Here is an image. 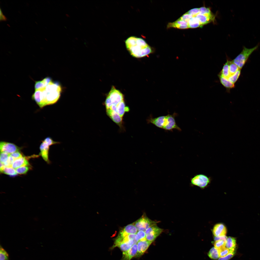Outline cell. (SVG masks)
Here are the masks:
<instances>
[{
    "mask_svg": "<svg viewBox=\"0 0 260 260\" xmlns=\"http://www.w3.org/2000/svg\"><path fill=\"white\" fill-rule=\"evenodd\" d=\"M125 43L126 48L130 54L135 58L143 57L153 52L151 47L141 38L130 36L126 40Z\"/></svg>",
    "mask_w": 260,
    "mask_h": 260,
    "instance_id": "1",
    "label": "cell"
},
{
    "mask_svg": "<svg viewBox=\"0 0 260 260\" xmlns=\"http://www.w3.org/2000/svg\"><path fill=\"white\" fill-rule=\"evenodd\" d=\"M41 89L45 106L56 102L60 98L62 90L60 84L52 80L45 87Z\"/></svg>",
    "mask_w": 260,
    "mask_h": 260,
    "instance_id": "2",
    "label": "cell"
},
{
    "mask_svg": "<svg viewBox=\"0 0 260 260\" xmlns=\"http://www.w3.org/2000/svg\"><path fill=\"white\" fill-rule=\"evenodd\" d=\"M124 100L123 94L113 86L108 93L104 102L106 109H109L112 105H116Z\"/></svg>",
    "mask_w": 260,
    "mask_h": 260,
    "instance_id": "3",
    "label": "cell"
},
{
    "mask_svg": "<svg viewBox=\"0 0 260 260\" xmlns=\"http://www.w3.org/2000/svg\"><path fill=\"white\" fill-rule=\"evenodd\" d=\"M259 44L251 48L243 46L242 51L232 61L236 64L240 69L242 68L251 54L259 47Z\"/></svg>",
    "mask_w": 260,
    "mask_h": 260,
    "instance_id": "4",
    "label": "cell"
},
{
    "mask_svg": "<svg viewBox=\"0 0 260 260\" xmlns=\"http://www.w3.org/2000/svg\"><path fill=\"white\" fill-rule=\"evenodd\" d=\"M211 179L206 175L202 174H196L190 179L191 185L204 189L211 183Z\"/></svg>",
    "mask_w": 260,
    "mask_h": 260,
    "instance_id": "5",
    "label": "cell"
},
{
    "mask_svg": "<svg viewBox=\"0 0 260 260\" xmlns=\"http://www.w3.org/2000/svg\"><path fill=\"white\" fill-rule=\"evenodd\" d=\"M158 222L150 220L145 214H144L140 218L133 223L136 228L138 231H145L148 228L156 224Z\"/></svg>",
    "mask_w": 260,
    "mask_h": 260,
    "instance_id": "6",
    "label": "cell"
},
{
    "mask_svg": "<svg viewBox=\"0 0 260 260\" xmlns=\"http://www.w3.org/2000/svg\"><path fill=\"white\" fill-rule=\"evenodd\" d=\"M163 230L156 224L150 227L145 231L146 240L152 242L161 233Z\"/></svg>",
    "mask_w": 260,
    "mask_h": 260,
    "instance_id": "7",
    "label": "cell"
},
{
    "mask_svg": "<svg viewBox=\"0 0 260 260\" xmlns=\"http://www.w3.org/2000/svg\"><path fill=\"white\" fill-rule=\"evenodd\" d=\"M148 123L152 124L156 127L164 130L169 123L167 115L153 118L150 117L147 120Z\"/></svg>",
    "mask_w": 260,
    "mask_h": 260,
    "instance_id": "8",
    "label": "cell"
},
{
    "mask_svg": "<svg viewBox=\"0 0 260 260\" xmlns=\"http://www.w3.org/2000/svg\"><path fill=\"white\" fill-rule=\"evenodd\" d=\"M20 149L21 148L13 143L3 141L0 142V152H5L10 154L19 151Z\"/></svg>",
    "mask_w": 260,
    "mask_h": 260,
    "instance_id": "9",
    "label": "cell"
},
{
    "mask_svg": "<svg viewBox=\"0 0 260 260\" xmlns=\"http://www.w3.org/2000/svg\"><path fill=\"white\" fill-rule=\"evenodd\" d=\"M152 242L146 239L139 240L137 243V253L136 257H139L142 255L147 250Z\"/></svg>",
    "mask_w": 260,
    "mask_h": 260,
    "instance_id": "10",
    "label": "cell"
},
{
    "mask_svg": "<svg viewBox=\"0 0 260 260\" xmlns=\"http://www.w3.org/2000/svg\"><path fill=\"white\" fill-rule=\"evenodd\" d=\"M137 253V246L136 244H134L128 250L123 252L121 260H130L136 256Z\"/></svg>",
    "mask_w": 260,
    "mask_h": 260,
    "instance_id": "11",
    "label": "cell"
},
{
    "mask_svg": "<svg viewBox=\"0 0 260 260\" xmlns=\"http://www.w3.org/2000/svg\"><path fill=\"white\" fill-rule=\"evenodd\" d=\"M106 114L111 120L120 128L123 127V118L116 112L110 109L106 110Z\"/></svg>",
    "mask_w": 260,
    "mask_h": 260,
    "instance_id": "12",
    "label": "cell"
},
{
    "mask_svg": "<svg viewBox=\"0 0 260 260\" xmlns=\"http://www.w3.org/2000/svg\"><path fill=\"white\" fill-rule=\"evenodd\" d=\"M42 142L39 147L40 151V154L46 162L50 164L51 162L48 157L50 146L43 140Z\"/></svg>",
    "mask_w": 260,
    "mask_h": 260,
    "instance_id": "13",
    "label": "cell"
},
{
    "mask_svg": "<svg viewBox=\"0 0 260 260\" xmlns=\"http://www.w3.org/2000/svg\"><path fill=\"white\" fill-rule=\"evenodd\" d=\"M213 233L214 236H226L227 233V228L223 224H217L214 226L213 230Z\"/></svg>",
    "mask_w": 260,
    "mask_h": 260,
    "instance_id": "14",
    "label": "cell"
},
{
    "mask_svg": "<svg viewBox=\"0 0 260 260\" xmlns=\"http://www.w3.org/2000/svg\"><path fill=\"white\" fill-rule=\"evenodd\" d=\"M196 17L200 22L201 26L206 25L212 21H213L215 17L212 13L210 14H202L199 13Z\"/></svg>",
    "mask_w": 260,
    "mask_h": 260,
    "instance_id": "15",
    "label": "cell"
},
{
    "mask_svg": "<svg viewBox=\"0 0 260 260\" xmlns=\"http://www.w3.org/2000/svg\"><path fill=\"white\" fill-rule=\"evenodd\" d=\"M32 98L34 100L40 108H42L45 106L42 89L35 91L32 96Z\"/></svg>",
    "mask_w": 260,
    "mask_h": 260,
    "instance_id": "16",
    "label": "cell"
},
{
    "mask_svg": "<svg viewBox=\"0 0 260 260\" xmlns=\"http://www.w3.org/2000/svg\"><path fill=\"white\" fill-rule=\"evenodd\" d=\"M174 27L179 29H186L189 28L188 24L187 22L178 19L176 21L169 23L167 28Z\"/></svg>",
    "mask_w": 260,
    "mask_h": 260,
    "instance_id": "17",
    "label": "cell"
},
{
    "mask_svg": "<svg viewBox=\"0 0 260 260\" xmlns=\"http://www.w3.org/2000/svg\"><path fill=\"white\" fill-rule=\"evenodd\" d=\"M137 230L133 223L129 224L125 227L120 231L119 233L125 236L130 234H136Z\"/></svg>",
    "mask_w": 260,
    "mask_h": 260,
    "instance_id": "18",
    "label": "cell"
},
{
    "mask_svg": "<svg viewBox=\"0 0 260 260\" xmlns=\"http://www.w3.org/2000/svg\"><path fill=\"white\" fill-rule=\"evenodd\" d=\"M114 105L115 106L116 108V112L122 118L125 113L129 111V108L126 106L124 100L117 105Z\"/></svg>",
    "mask_w": 260,
    "mask_h": 260,
    "instance_id": "19",
    "label": "cell"
},
{
    "mask_svg": "<svg viewBox=\"0 0 260 260\" xmlns=\"http://www.w3.org/2000/svg\"><path fill=\"white\" fill-rule=\"evenodd\" d=\"M225 246L230 251H236L237 245L235 238L231 237H228L226 241Z\"/></svg>",
    "mask_w": 260,
    "mask_h": 260,
    "instance_id": "20",
    "label": "cell"
},
{
    "mask_svg": "<svg viewBox=\"0 0 260 260\" xmlns=\"http://www.w3.org/2000/svg\"><path fill=\"white\" fill-rule=\"evenodd\" d=\"M28 160L23 156L15 160L12 167L14 169H16L24 166L29 165Z\"/></svg>",
    "mask_w": 260,
    "mask_h": 260,
    "instance_id": "21",
    "label": "cell"
},
{
    "mask_svg": "<svg viewBox=\"0 0 260 260\" xmlns=\"http://www.w3.org/2000/svg\"><path fill=\"white\" fill-rule=\"evenodd\" d=\"M220 82L221 84L226 88L230 89L234 87V84L230 82L228 80L220 75H219Z\"/></svg>",
    "mask_w": 260,
    "mask_h": 260,
    "instance_id": "22",
    "label": "cell"
},
{
    "mask_svg": "<svg viewBox=\"0 0 260 260\" xmlns=\"http://www.w3.org/2000/svg\"><path fill=\"white\" fill-rule=\"evenodd\" d=\"M134 244H135L132 241H124L118 244L116 247H118L121 250L124 252L128 250Z\"/></svg>",
    "mask_w": 260,
    "mask_h": 260,
    "instance_id": "23",
    "label": "cell"
},
{
    "mask_svg": "<svg viewBox=\"0 0 260 260\" xmlns=\"http://www.w3.org/2000/svg\"><path fill=\"white\" fill-rule=\"evenodd\" d=\"M219 74L227 79H228L229 77V61L228 60L224 65L222 69Z\"/></svg>",
    "mask_w": 260,
    "mask_h": 260,
    "instance_id": "24",
    "label": "cell"
},
{
    "mask_svg": "<svg viewBox=\"0 0 260 260\" xmlns=\"http://www.w3.org/2000/svg\"><path fill=\"white\" fill-rule=\"evenodd\" d=\"M189 28H195L201 26L198 18L196 16L193 17L188 23Z\"/></svg>",
    "mask_w": 260,
    "mask_h": 260,
    "instance_id": "25",
    "label": "cell"
},
{
    "mask_svg": "<svg viewBox=\"0 0 260 260\" xmlns=\"http://www.w3.org/2000/svg\"><path fill=\"white\" fill-rule=\"evenodd\" d=\"M208 255L210 258L213 260H217L219 257L218 250L214 247L211 248L208 253Z\"/></svg>",
    "mask_w": 260,
    "mask_h": 260,
    "instance_id": "26",
    "label": "cell"
},
{
    "mask_svg": "<svg viewBox=\"0 0 260 260\" xmlns=\"http://www.w3.org/2000/svg\"><path fill=\"white\" fill-rule=\"evenodd\" d=\"M1 173L11 176H15L17 174L15 169L12 167L6 166L5 167Z\"/></svg>",
    "mask_w": 260,
    "mask_h": 260,
    "instance_id": "27",
    "label": "cell"
},
{
    "mask_svg": "<svg viewBox=\"0 0 260 260\" xmlns=\"http://www.w3.org/2000/svg\"><path fill=\"white\" fill-rule=\"evenodd\" d=\"M238 67L232 61H229V70L230 76L234 74L239 69ZM229 76V77H230Z\"/></svg>",
    "mask_w": 260,
    "mask_h": 260,
    "instance_id": "28",
    "label": "cell"
},
{
    "mask_svg": "<svg viewBox=\"0 0 260 260\" xmlns=\"http://www.w3.org/2000/svg\"><path fill=\"white\" fill-rule=\"evenodd\" d=\"M240 70L239 69L234 74L230 76L228 79L230 82L234 84L237 81L240 75Z\"/></svg>",
    "mask_w": 260,
    "mask_h": 260,
    "instance_id": "29",
    "label": "cell"
},
{
    "mask_svg": "<svg viewBox=\"0 0 260 260\" xmlns=\"http://www.w3.org/2000/svg\"><path fill=\"white\" fill-rule=\"evenodd\" d=\"M226 241L222 240L215 241L214 244V247L217 250L225 247Z\"/></svg>",
    "mask_w": 260,
    "mask_h": 260,
    "instance_id": "30",
    "label": "cell"
},
{
    "mask_svg": "<svg viewBox=\"0 0 260 260\" xmlns=\"http://www.w3.org/2000/svg\"><path fill=\"white\" fill-rule=\"evenodd\" d=\"M29 169L28 166H24L19 167L15 170L17 174H26Z\"/></svg>",
    "mask_w": 260,
    "mask_h": 260,
    "instance_id": "31",
    "label": "cell"
},
{
    "mask_svg": "<svg viewBox=\"0 0 260 260\" xmlns=\"http://www.w3.org/2000/svg\"><path fill=\"white\" fill-rule=\"evenodd\" d=\"M218 250L219 257H224L230 252L228 249L225 247Z\"/></svg>",
    "mask_w": 260,
    "mask_h": 260,
    "instance_id": "32",
    "label": "cell"
},
{
    "mask_svg": "<svg viewBox=\"0 0 260 260\" xmlns=\"http://www.w3.org/2000/svg\"><path fill=\"white\" fill-rule=\"evenodd\" d=\"M10 154L6 153L0 152V162L4 165L6 162Z\"/></svg>",
    "mask_w": 260,
    "mask_h": 260,
    "instance_id": "33",
    "label": "cell"
},
{
    "mask_svg": "<svg viewBox=\"0 0 260 260\" xmlns=\"http://www.w3.org/2000/svg\"><path fill=\"white\" fill-rule=\"evenodd\" d=\"M45 87L42 80L35 82L34 85L35 91L42 89Z\"/></svg>",
    "mask_w": 260,
    "mask_h": 260,
    "instance_id": "34",
    "label": "cell"
},
{
    "mask_svg": "<svg viewBox=\"0 0 260 260\" xmlns=\"http://www.w3.org/2000/svg\"><path fill=\"white\" fill-rule=\"evenodd\" d=\"M8 255L6 251L3 248L0 250V260H8Z\"/></svg>",
    "mask_w": 260,
    "mask_h": 260,
    "instance_id": "35",
    "label": "cell"
},
{
    "mask_svg": "<svg viewBox=\"0 0 260 260\" xmlns=\"http://www.w3.org/2000/svg\"><path fill=\"white\" fill-rule=\"evenodd\" d=\"M199 12L200 13L202 14H210L212 13L209 8L204 6L199 8Z\"/></svg>",
    "mask_w": 260,
    "mask_h": 260,
    "instance_id": "36",
    "label": "cell"
},
{
    "mask_svg": "<svg viewBox=\"0 0 260 260\" xmlns=\"http://www.w3.org/2000/svg\"><path fill=\"white\" fill-rule=\"evenodd\" d=\"M43 141L49 146L53 145L58 144L60 143V142H59L54 141L50 137H46Z\"/></svg>",
    "mask_w": 260,
    "mask_h": 260,
    "instance_id": "37",
    "label": "cell"
},
{
    "mask_svg": "<svg viewBox=\"0 0 260 260\" xmlns=\"http://www.w3.org/2000/svg\"><path fill=\"white\" fill-rule=\"evenodd\" d=\"M193 17L192 15L186 13L178 19L185 21L188 23L189 20Z\"/></svg>",
    "mask_w": 260,
    "mask_h": 260,
    "instance_id": "38",
    "label": "cell"
},
{
    "mask_svg": "<svg viewBox=\"0 0 260 260\" xmlns=\"http://www.w3.org/2000/svg\"><path fill=\"white\" fill-rule=\"evenodd\" d=\"M193 17L196 16L199 13V8H195L190 10L186 13Z\"/></svg>",
    "mask_w": 260,
    "mask_h": 260,
    "instance_id": "39",
    "label": "cell"
},
{
    "mask_svg": "<svg viewBox=\"0 0 260 260\" xmlns=\"http://www.w3.org/2000/svg\"><path fill=\"white\" fill-rule=\"evenodd\" d=\"M226 256L219 258L218 260H229L234 255L236 251H231Z\"/></svg>",
    "mask_w": 260,
    "mask_h": 260,
    "instance_id": "40",
    "label": "cell"
},
{
    "mask_svg": "<svg viewBox=\"0 0 260 260\" xmlns=\"http://www.w3.org/2000/svg\"><path fill=\"white\" fill-rule=\"evenodd\" d=\"M136 234L138 237L139 240L146 239L145 231H138L136 233Z\"/></svg>",
    "mask_w": 260,
    "mask_h": 260,
    "instance_id": "41",
    "label": "cell"
},
{
    "mask_svg": "<svg viewBox=\"0 0 260 260\" xmlns=\"http://www.w3.org/2000/svg\"><path fill=\"white\" fill-rule=\"evenodd\" d=\"M14 160V158L10 155L6 162L5 164V166L12 167Z\"/></svg>",
    "mask_w": 260,
    "mask_h": 260,
    "instance_id": "42",
    "label": "cell"
},
{
    "mask_svg": "<svg viewBox=\"0 0 260 260\" xmlns=\"http://www.w3.org/2000/svg\"><path fill=\"white\" fill-rule=\"evenodd\" d=\"M10 155L14 158V160L23 156L19 151L12 153Z\"/></svg>",
    "mask_w": 260,
    "mask_h": 260,
    "instance_id": "43",
    "label": "cell"
},
{
    "mask_svg": "<svg viewBox=\"0 0 260 260\" xmlns=\"http://www.w3.org/2000/svg\"><path fill=\"white\" fill-rule=\"evenodd\" d=\"M227 238L228 237L226 236L218 237L214 236V240L215 241L219 240H222L226 241Z\"/></svg>",
    "mask_w": 260,
    "mask_h": 260,
    "instance_id": "44",
    "label": "cell"
},
{
    "mask_svg": "<svg viewBox=\"0 0 260 260\" xmlns=\"http://www.w3.org/2000/svg\"><path fill=\"white\" fill-rule=\"evenodd\" d=\"M0 21H6L7 20V19L5 16L3 14V13L1 10V9L0 10Z\"/></svg>",
    "mask_w": 260,
    "mask_h": 260,
    "instance_id": "45",
    "label": "cell"
},
{
    "mask_svg": "<svg viewBox=\"0 0 260 260\" xmlns=\"http://www.w3.org/2000/svg\"><path fill=\"white\" fill-rule=\"evenodd\" d=\"M5 167V166L4 164L0 162V172L2 173Z\"/></svg>",
    "mask_w": 260,
    "mask_h": 260,
    "instance_id": "46",
    "label": "cell"
}]
</instances>
